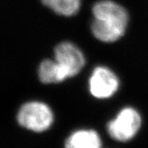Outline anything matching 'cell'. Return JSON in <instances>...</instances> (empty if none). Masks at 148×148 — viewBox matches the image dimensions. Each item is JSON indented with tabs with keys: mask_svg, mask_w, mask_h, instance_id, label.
I'll list each match as a JSON object with an SVG mask.
<instances>
[{
	"mask_svg": "<svg viewBox=\"0 0 148 148\" xmlns=\"http://www.w3.org/2000/svg\"><path fill=\"white\" fill-rule=\"evenodd\" d=\"M92 12L96 23L103 31L120 36L124 34L129 17L123 7L110 0H102L94 5Z\"/></svg>",
	"mask_w": 148,
	"mask_h": 148,
	"instance_id": "cell-1",
	"label": "cell"
},
{
	"mask_svg": "<svg viewBox=\"0 0 148 148\" xmlns=\"http://www.w3.org/2000/svg\"><path fill=\"white\" fill-rule=\"evenodd\" d=\"M21 126L36 132H42L51 126L53 114L51 109L41 102H28L21 106L18 113Z\"/></svg>",
	"mask_w": 148,
	"mask_h": 148,
	"instance_id": "cell-2",
	"label": "cell"
},
{
	"mask_svg": "<svg viewBox=\"0 0 148 148\" xmlns=\"http://www.w3.org/2000/svg\"><path fill=\"white\" fill-rule=\"evenodd\" d=\"M141 124L140 116L132 107L120 111L115 119L107 124V132L114 140L125 142L138 132Z\"/></svg>",
	"mask_w": 148,
	"mask_h": 148,
	"instance_id": "cell-3",
	"label": "cell"
},
{
	"mask_svg": "<svg viewBox=\"0 0 148 148\" xmlns=\"http://www.w3.org/2000/svg\"><path fill=\"white\" fill-rule=\"evenodd\" d=\"M88 83L90 92L97 98H108L119 88L116 74L103 66H97L93 70Z\"/></svg>",
	"mask_w": 148,
	"mask_h": 148,
	"instance_id": "cell-4",
	"label": "cell"
},
{
	"mask_svg": "<svg viewBox=\"0 0 148 148\" xmlns=\"http://www.w3.org/2000/svg\"><path fill=\"white\" fill-rule=\"evenodd\" d=\"M55 60L66 70L68 77L76 76L85 64V58L79 49L70 42H64L55 49Z\"/></svg>",
	"mask_w": 148,
	"mask_h": 148,
	"instance_id": "cell-5",
	"label": "cell"
},
{
	"mask_svg": "<svg viewBox=\"0 0 148 148\" xmlns=\"http://www.w3.org/2000/svg\"><path fill=\"white\" fill-rule=\"evenodd\" d=\"M67 148H99L101 141L95 131L80 130L73 133L65 142Z\"/></svg>",
	"mask_w": 148,
	"mask_h": 148,
	"instance_id": "cell-6",
	"label": "cell"
},
{
	"mask_svg": "<svg viewBox=\"0 0 148 148\" xmlns=\"http://www.w3.org/2000/svg\"><path fill=\"white\" fill-rule=\"evenodd\" d=\"M39 80L42 83H58L68 77L66 70L58 63L51 60H45L40 64L38 70Z\"/></svg>",
	"mask_w": 148,
	"mask_h": 148,
	"instance_id": "cell-7",
	"label": "cell"
},
{
	"mask_svg": "<svg viewBox=\"0 0 148 148\" xmlns=\"http://www.w3.org/2000/svg\"><path fill=\"white\" fill-rule=\"evenodd\" d=\"M43 5L52 11L64 16H72L77 13L80 0H41Z\"/></svg>",
	"mask_w": 148,
	"mask_h": 148,
	"instance_id": "cell-8",
	"label": "cell"
}]
</instances>
